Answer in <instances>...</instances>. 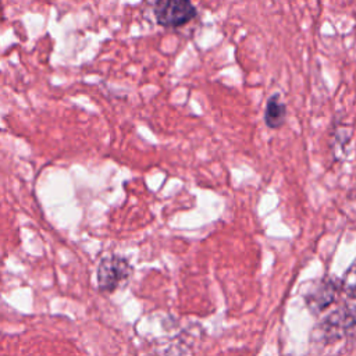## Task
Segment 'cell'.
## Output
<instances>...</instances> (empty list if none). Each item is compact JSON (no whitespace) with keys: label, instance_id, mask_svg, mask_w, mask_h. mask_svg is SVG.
<instances>
[{"label":"cell","instance_id":"6da1fadb","mask_svg":"<svg viewBox=\"0 0 356 356\" xmlns=\"http://www.w3.org/2000/svg\"><path fill=\"white\" fill-rule=\"evenodd\" d=\"M153 14L163 28H179L191 22L197 11L191 0H156Z\"/></svg>","mask_w":356,"mask_h":356},{"label":"cell","instance_id":"5b68a950","mask_svg":"<svg viewBox=\"0 0 356 356\" xmlns=\"http://www.w3.org/2000/svg\"><path fill=\"white\" fill-rule=\"evenodd\" d=\"M355 324H356V312H353L352 307L337 310L325 320L327 332L328 331H334V332L345 331L348 328H352Z\"/></svg>","mask_w":356,"mask_h":356},{"label":"cell","instance_id":"8992f818","mask_svg":"<svg viewBox=\"0 0 356 356\" xmlns=\"http://www.w3.org/2000/svg\"><path fill=\"white\" fill-rule=\"evenodd\" d=\"M341 288L348 296L356 299V261H353L352 266L345 273L343 280L341 282Z\"/></svg>","mask_w":356,"mask_h":356},{"label":"cell","instance_id":"3957f363","mask_svg":"<svg viewBox=\"0 0 356 356\" xmlns=\"http://www.w3.org/2000/svg\"><path fill=\"white\" fill-rule=\"evenodd\" d=\"M339 285L332 280L320 281L307 295V306L313 313H320L327 309L337 298Z\"/></svg>","mask_w":356,"mask_h":356},{"label":"cell","instance_id":"277c9868","mask_svg":"<svg viewBox=\"0 0 356 356\" xmlns=\"http://www.w3.org/2000/svg\"><path fill=\"white\" fill-rule=\"evenodd\" d=\"M286 117V106L281 102L280 93H274L268 97L264 107V124L271 129H280Z\"/></svg>","mask_w":356,"mask_h":356},{"label":"cell","instance_id":"7a4b0ae2","mask_svg":"<svg viewBox=\"0 0 356 356\" xmlns=\"http://www.w3.org/2000/svg\"><path fill=\"white\" fill-rule=\"evenodd\" d=\"M132 274L129 263L118 256L104 257L97 268V282L102 291H114L121 284L128 281Z\"/></svg>","mask_w":356,"mask_h":356}]
</instances>
